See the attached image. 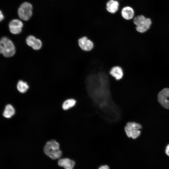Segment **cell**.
<instances>
[{"instance_id": "cell-1", "label": "cell", "mask_w": 169, "mask_h": 169, "mask_svg": "<svg viewBox=\"0 0 169 169\" xmlns=\"http://www.w3.org/2000/svg\"><path fill=\"white\" fill-rule=\"evenodd\" d=\"M44 151L47 156L53 159L59 158L62 154L59 149V143L54 140H51L46 143Z\"/></svg>"}, {"instance_id": "cell-2", "label": "cell", "mask_w": 169, "mask_h": 169, "mask_svg": "<svg viewBox=\"0 0 169 169\" xmlns=\"http://www.w3.org/2000/svg\"><path fill=\"white\" fill-rule=\"evenodd\" d=\"M15 52V47L12 41L7 37H3L0 41V53L5 57H10L13 56Z\"/></svg>"}, {"instance_id": "cell-3", "label": "cell", "mask_w": 169, "mask_h": 169, "mask_svg": "<svg viewBox=\"0 0 169 169\" xmlns=\"http://www.w3.org/2000/svg\"><path fill=\"white\" fill-rule=\"evenodd\" d=\"M141 128L140 124L135 122H129L125 127V131L127 136L133 139L137 138L141 133L140 129Z\"/></svg>"}, {"instance_id": "cell-4", "label": "cell", "mask_w": 169, "mask_h": 169, "mask_svg": "<svg viewBox=\"0 0 169 169\" xmlns=\"http://www.w3.org/2000/svg\"><path fill=\"white\" fill-rule=\"evenodd\" d=\"M33 6L28 2L22 3L19 8L18 13L20 18L24 21L28 20L32 15Z\"/></svg>"}, {"instance_id": "cell-5", "label": "cell", "mask_w": 169, "mask_h": 169, "mask_svg": "<svg viewBox=\"0 0 169 169\" xmlns=\"http://www.w3.org/2000/svg\"><path fill=\"white\" fill-rule=\"evenodd\" d=\"M78 42L79 48L84 51L90 52L94 48V43L86 36H83L79 38Z\"/></svg>"}, {"instance_id": "cell-6", "label": "cell", "mask_w": 169, "mask_h": 169, "mask_svg": "<svg viewBox=\"0 0 169 169\" xmlns=\"http://www.w3.org/2000/svg\"><path fill=\"white\" fill-rule=\"evenodd\" d=\"M158 100L164 108L169 109V88H165L161 90L158 95Z\"/></svg>"}, {"instance_id": "cell-7", "label": "cell", "mask_w": 169, "mask_h": 169, "mask_svg": "<svg viewBox=\"0 0 169 169\" xmlns=\"http://www.w3.org/2000/svg\"><path fill=\"white\" fill-rule=\"evenodd\" d=\"M23 26L22 22L18 19H13L9 24V28L10 32L15 34L20 33L22 31Z\"/></svg>"}, {"instance_id": "cell-8", "label": "cell", "mask_w": 169, "mask_h": 169, "mask_svg": "<svg viewBox=\"0 0 169 169\" xmlns=\"http://www.w3.org/2000/svg\"><path fill=\"white\" fill-rule=\"evenodd\" d=\"M120 14L124 19L130 21L133 19L135 17V12L132 7L126 5L124 6L120 9Z\"/></svg>"}, {"instance_id": "cell-9", "label": "cell", "mask_w": 169, "mask_h": 169, "mask_svg": "<svg viewBox=\"0 0 169 169\" xmlns=\"http://www.w3.org/2000/svg\"><path fill=\"white\" fill-rule=\"evenodd\" d=\"M109 73L110 75L116 81L122 79L124 75L123 69L121 67L118 65L115 66L111 68Z\"/></svg>"}, {"instance_id": "cell-10", "label": "cell", "mask_w": 169, "mask_h": 169, "mask_svg": "<svg viewBox=\"0 0 169 169\" xmlns=\"http://www.w3.org/2000/svg\"><path fill=\"white\" fill-rule=\"evenodd\" d=\"M120 3L117 0H109L106 4V9L109 13L115 14L120 9Z\"/></svg>"}, {"instance_id": "cell-11", "label": "cell", "mask_w": 169, "mask_h": 169, "mask_svg": "<svg viewBox=\"0 0 169 169\" xmlns=\"http://www.w3.org/2000/svg\"><path fill=\"white\" fill-rule=\"evenodd\" d=\"M151 24V19L149 18H146L143 23L140 25L136 26V30L140 33H145L149 29Z\"/></svg>"}, {"instance_id": "cell-12", "label": "cell", "mask_w": 169, "mask_h": 169, "mask_svg": "<svg viewBox=\"0 0 169 169\" xmlns=\"http://www.w3.org/2000/svg\"><path fill=\"white\" fill-rule=\"evenodd\" d=\"M58 164L65 169H73L75 163L74 161L68 158H63L59 160Z\"/></svg>"}, {"instance_id": "cell-13", "label": "cell", "mask_w": 169, "mask_h": 169, "mask_svg": "<svg viewBox=\"0 0 169 169\" xmlns=\"http://www.w3.org/2000/svg\"><path fill=\"white\" fill-rule=\"evenodd\" d=\"M15 113V110L13 106L10 104L7 105L5 107L3 115L6 118L11 117Z\"/></svg>"}, {"instance_id": "cell-14", "label": "cell", "mask_w": 169, "mask_h": 169, "mask_svg": "<svg viewBox=\"0 0 169 169\" xmlns=\"http://www.w3.org/2000/svg\"><path fill=\"white\" fill-rule=\"evenodd\" d=\"M76 103V100L73 99H69L65 100L62 105L63 109L66 110L75 106Z\"/></svg>"}, {"instance_id": "cell-15", "label": "cell", "mask_w": 169, "mask_h": 169, "mask_svg": "<svg viewBox=\"0 0 169 169\" xmlns=\"http://www.w3.org/2000/svg\"><path fill=\"white\" fill-rule=\"evenodd\" d=\"M28 85L25 82L20 80L18 83L17 85V89L21 93H24L26 92L28 89Z\"/></svg>"}, {"instance_id": "cell-16", "label": "cell", "mask_w": 169, "mask_h": 169, "mask_svg": "<svg viewBox=\"0 0 169 169\" xmlns=\"http://www.w3.org/2000/svg\"><path fill=\"white\" fill-rule=\"evenodd\" d=\"M146 18V17L143 15L136 16L133 19V23L136 26H138L144 22Z\"/></svg>"}, {"instance_id": "cell-17", "label": "cell", "mask_w": 169, "mask_h": 169, "mask_svg": "<svg viewBox=\"0 0 169 169\" xmlns=\"http://www.w3.org/2000/svg\"><path fill=\"white\" fill-rule=\"evenodd\" d=\"M36 39L34 36L29 35L26 39V43L28 46L32 47L35 44Z\"/></svg>"}, {"instance_id": "cell-18", "label": "cell", "mask_w": 169, "mask_h": 169, "mask_svg": "<svg viewBox=\"0 0 169 169\" xmlns=\"http://www.w3.org/2000/svg\"><path fill=\"white\" fill-rule=\"evenodd\" d=\"M42 46V43L41 41L38 39L37 38L36 41L32 47V48L34 50H38L41 49Z\"/></svg>"}, {"instance_id": "cell-19", "label": "cell", "mask_w": 169, "mask_h": 169, "mask_svg": "<svg viewBox=\"0 0 169 169\" xmlns=\"http://www.w3.org/2000/svg\"><path fill=\"white\" fill-rule=\"evenodd\" d=\"M164 153L166 157L169 158V143L167 144L164 149Z\"/></svg>"}, {"instance_id": "cell-20", "label": "cell", "mask_w": 169, "mask_h": 169, "mask_svg": "<svg viewBox=\"0 0 169 169\" xmlns=\"http://www.w3.org/2000/svg\"><path fill=\"white\" fill-rule=\"evenodd\" d=\"M98 169H110V168L108 165H104L100 166Z\"/></svg>"}, {"instance_id": "cell-21", "label": "cell", "mask_w": 169, "mask_h": 169, "mask_svg": "<svg viewBox=\"0 0 169 169\" xmlns=\"http://www.w3.org/2000/svg\"><path fill=\"white\" fill-rule=\"evenodd\" d=\"M4 18V16L2 13V11H0V21H1L2 20H3V19Z\"/></svg>"}, {"instance_id": "cell-22", "label": "cell", "mask_w": 169, "mask_h": 169, "mask_svg": "<svg viewBox=\"0 0 169 169\" xmlns=\"http://www.w3.org/2000/svg\"><path fill=\"white\" fill-rule=\"evenodd\" d=\"M119 0V1H121V0Z\"/></svg>"}]
</instances>
